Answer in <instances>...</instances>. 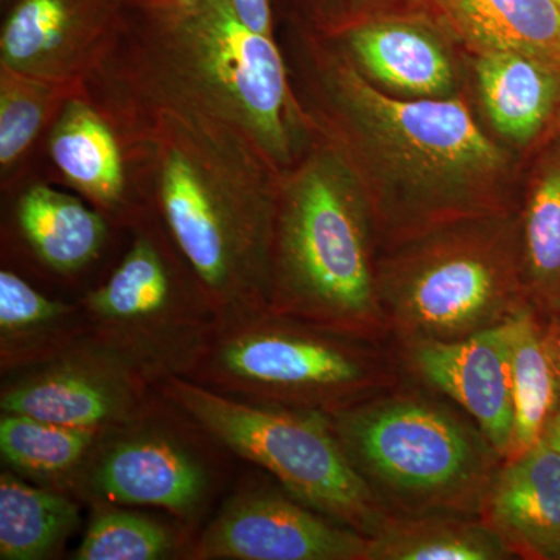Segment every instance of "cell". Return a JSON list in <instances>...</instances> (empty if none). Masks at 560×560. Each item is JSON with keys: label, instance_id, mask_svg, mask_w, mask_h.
<instances>
[{"label": "cell", "instance_id": "6da1fadb", "mask_svg": "<svg viewBox=\"0 0 560 560\" xmlns=\"http://www.w3.org/2000/svg\"><path fill=\"white\" fill-rule=\"evenodd\" d=\"M300 98L315 132L340 151L389 245L482 217L512 213V162L463 98L382 91L326 36L301 31Z\"/></svg>", "mask_w": 560, "mask_h": 560}, {"label": "cell", "instance_id": "7a4b0ae2", "mask_svg": "<svg viewBox=\"0 0 560 560\" xmlns=\"http://www.w3.org/2000/svg\"><path fill=\"white\" fill-rule=\"evenodd\" d=\"M132 186L186 261L219 327L271 311L282 171L228 121L164 109L114 128Z\"/></svg>", "mask_w": 560, "mask_h": 560}, {"label": "cell", "instance_id": "3957f363", "mask_svg": "<svg viewBox=\"0 0 560 560\" xmlns=\"http://www.w3.org/2000/svg\"><path fill=\"white\" fill-rule=\"evenodd\" d=\"M114 128L160 110L228 121L287 171L313 138L276 38L243 24L228 0L176 10H124L83 80Z\"/></svg>", "mask_w": 560, "mask_h": 560}, {"label": "cell", "instance_id": "277c9868", "mask_svg": "<svg viewBox=\"0 0 560 560\" xmlns=\"http://www.w3.org/2000/svg\"><path fill=\"white\" fill-rule=\"evenodd\" d=\"M374 217L340 151L313 130L282 172L272 238L271 313L370 341L388 329L377 285Z\"/></svg>", "mask_w": 560, "mask_h": 560}, {"label": "cell", "instance_id": "5b68a950", "mask_svg": "<svg viewBox=\"0 0 560 560\" xmlns=\"http://www.w3.org/2000/svg\"><path fill=\"white\" fill-rule=\"evenodd\" d=\"M377 285L386 324L407 345L500 326L529 305L518 215L458 221L397 243L377 260Z\"/></svg>", "mask_w": 560, "mask_h": 560}, {"label": "cell", "instance_id": "8992f818", "mask_svg": "<svg viewBox=\"0 0 560 560\" xmlns=\"http://www.w3.org/2000/svg\"><path fill=\"white\" fill-rule=\"evenodd\" d=\"M331 420L381 503L404 515L481 512L503 460L477 423L420 397L357 401Z\"/></svg>", "mask_w": 560, "mask_h": 560}, {"label": "cell", "instance_id": "52a82bcc", "mask_svg": "<svg viewBox=\"0 0 560 560\" xmlns=\"http://www.w3.org/2000/svg\"><path fill=\"white\" fill-rule=\"evenodd\" d=\"M158 394L209 438L270 471L293 499L372 536L389 517L361 477L327 412L237 399L167 375Z\"/></svg>", "mask_w": 560, "mask_h": 560}, {"label": "cell", "instance_id": "ba28073f", "mask_svg": "<svg viewBox=\"0 0 560 560\" xmlns=\"http://www.w3.org/2000/svg\"><path fill=\"white\" fill-rule=\"evenodd\" d=\"M361 338L278 313L221 326L187 378L237 399L335 415L381 385Z\"/></svg>", "mask_w": 560, "mask_h": 560}, {"label": "cell", "instance_id": "9c48e42d", "mask_svg": "<svg viewBox=\"0 0 560 560\" xmlns=\"http://www.w3.org/2000/svg\"><path fill=\"white\" fill-rule=\"evenodd\" d=\"M149 215L132 226L135 241L116 270L80 304L84 338L158 385L189 374L219 323L161 221Z\"/></svg>", "mask_w": 560, "mask_h": 560}, {"label": "cell", "instance_id": "30bf717a", "mask_svg": "<svg viewBox=\"0 0 560 560\" xmlns=\"http://www.w3.org/2000/svg\"><path fill=\"white\" fill-rule=\"evenodd\" d=\"M154 411L103 433L72 482L102 503L161 508L197 521L215 489V469L186 438L154 427Z\"/></svg>", "mask_w": 560, "mask_h": 560}, {"label": "cell", "instance_id": "8fae6325", "mask_svg": "<svg viewBox=\"0 0 560 560\" xmlns=\"http://www.w3.org/2000/svg\"><path fill=\"white\" fill-rule=\"evenodd\" d=\"M156 382L86 338L5 383L0 410L97 433L154 410Z\"/></svg>", "mask_w": 560, "mask_h": 560}, {"label": "cell", "instance_id": "7c38bea8", "mask_svg": "<svg viewBox=\"0 0 560 560\" xmlns=\"http://www.w3.org/2000/svg\"><path fill=\"white\" fill-rule=\"evenodd\" d=\"M370 536L293 497L242 490L191 545L202 560H366Z\"/></svg>", "mask_w": 560, "mask_h": 560}, {"label": "cell", "instance_id": "4fadbf2b", "mask_svg": "<svg viewBox=\"0 0 560 560\" xmlns=\"http://www.w3.org/2000/svg\"><path fill=\"white\" fill-rule=\"evenodd\" d=\"M0 65L43 79L83 81L124 14L121 0H10Z\"/></svg>", "mask_w": 560, "mask_h": 560}, {"label": "cell", "instance_id": "5bb4252c", "mask_svg": "<svg viewBox=\"0 0 560 560\" xmlns=\"http://www.w3.org/2000/svg\"><path fill=\"white\" fill-rule=\"evenodd\" d=\"M452 35L429 3L378 14L330 38L357 69L401 98H448L456 73Z\"/></svg>", "mask_w": 560, "mask_h": 560}, {"label": "cell", "instance_id": "9a60e30c", "mask_svg": "<svg viewBox=\"0 0 560 560\" xmlns=\"http://www.w3.org/2000/svg\"><path fill=\"white\" fill-rule=\"evenodd\" d=\"M412 370L459 405L506 459L514 429L506 326L453 341L408 345Z\"/></svg>", "mask_w": 560, "mask_h": 560}, {"label": "cell", "instance_id": "2e32d148", "mask_svg": "<svg viewBox=\"0 0 560 560\" xmlns=\"http://www.w3.org/2000/svg\"><path fill=\"white\" fill-rule=\"evenodd\" d=\"M50 128V160L84 200L125 226L149 215L132 186L119 135L86 95L68 102Z\"/></svg>", "mask_w": 560, "mask_h": 560}, {"label": "cell", "instance_id": "e0dca14e", "mask_svg": "<svg viewBox=\"0 0 560 560\" xmlns=\"http://www.w3.org/2000/svg\"><path fill=\"white\" fill-rule=\"evenodd\" d=\"M480 514L514 555L560 559V453L541 440L503 460Z\"/></svg>", "mask_w": 560, "mask_h": 560}, {"label": "cell", "instance_id": "ac0fdd59", "mask_svg": "<svg viewBox=\"0 0 560 560\" xmlns=\"http://www.w3.org/2000/svg\"><path fill=\"white\" fill-rule=\"evenodd\" d=\"M452 38L481 54H517L560 69L552 0H427Z\"/></svg>", "mask_w": 560, "mask_h": 560}, {"label": "cell", "instance_id": "d6986e66", "mask_svg": "<svg viewBox=\"0 0 560 560\" xmlns=\"http://www.w3.org/2000/svg\"><path fill=\"white\" fill-rule=\"evenodd\" d=\"M475 79L497 135L515 147L544 138L560 117V69L517 54H481Z\"/></svg>", "mask_w": 560, "mask_h": 560}, {"label": "cell", "instance_id": "ffe728a7", "mask_svg": "<svg viewBox=\"0 0 560 560\" xmlns=\"http://www.w3.org/2000/svg\"><path fill=\"white\" fill-rule=\"evenodd\" d=\"M86 335L83 308L51 300L10 270L0 271V364L22 371L61 355Z\"/></svg>", "mask_w": 560, "mask_h": 560}, {"label": "cell", "instance_id": "44dd1931", "mask_svg": "<svg viewBox=\"0 0 560 560\" xmlns=\"http://www.w3.org/2000/svg\"><path fill=\"white\" fill-rule=\"evenodd\" d=\"M16 219L36 257L61 275L92 264L108 238L101 210L46 184H33L21 195Z\"/></svg>", "mask_w": 560, "mask_h": 560}, {"label": "cell", "instance_id": "7402d4cb", "mask_svg": "<svg viewBox=\"0 0 560 560\" xmlns=\"http://www.w3.org/2000/svg\"><path fill=\"white\" fill-rule=\"evenodd\" d=\"M518 235L526 301L544 316L560 305V132L534 162Z\"/></svg>", "mask_w": 560, "mask_h": 560}, {"label": "cell", "instance_id": "603a6c76", "mask_svg": "<svg viewBox=\"0 0 560 560\" xmlns=\"http://www.w3.org/2000/svg\"><path fill=\"white\" fill-rule=\"evenodd\" d=\"M514 558L485 521L460 514L389 515L368 544L366 560H504Z\"/></svg>", "mask_w": 560, "mask_h": 560}, {"label": "cell", "instance_id": "cb8c5ba5", "mask_svg": "<svg viewBox=\"0 0 560 560\" xmlns=\"http://www.w3.org/2000/svg\"><path fill=\"white\" fill-rule=\"evenodd\" d=\"M79 523V508L65 493L28 485L13 470L0 475V559H49Z\"/></svg>", "mask_w": 560, "mask_h": 560}, {"label": "cell", "instance_id": "d4e9b609", "mask_svg": "<svg viewBox=\"0 0 560 560\" xmlns=\"http://www.w3.org/2000/svg\"><path fill=\"white\" fill-rule=\"evenodd\" d=\"M504 326L514 405V429L506 456L511 459L541 441L545 425L556 411V389L537 312L525 305Z\"/></svg>", "mask_w": 560, "mask_h": 560}, {"label": "cell", "instance_id": "484cf974", "mask_svg": "<svg viewBox=\"0 0 560 560\" xmlns=\"http://www.w3.org/2000/svg\"><path fill=\"white\" fill-rule=\"evenodd\" d=\"M86 95L83 81L43 79L0 65V172L22 161L44 128L51 127L72 98Z\"/></svg>", "mask_w": 560, "mask_h": 560}, {"label": "cell", "instance_id": "4316f807", "mask_svg": "<svg viewBox=\"0 0 560 560\" xmlns=\"http://www.w3.org/2000/svg\"><path fill=\"white\" fill-rule=\"evenodd\" d=\"M102 434L2 412L0 452L14 474L69 485Z\"/></svg>", "mask_w": 560, "mask_h": 560}, {"label": "cell", "instance_id": "83f0119b", "mask_svg": "<svg viewBox=\"0 0 560 560\" xmlns=\"http://www.w3.org/2000/svg\"><path fill=\"white\" fill-rule=\"evenodd\" d=\"M179 534L160 521L119 508H98L77 560H162L179 551Z\"/></svg>", "mask_w": 560, "mask_h": 560}, {"label": "cell", "instance_id": "f1b7e54d", "mask_svg": "<svg viewBox=\"0 0 560 560\" xmlns=\"http://www.w3.org/2000/svg\"><path fill=\"white\" fill-rule=\"evenodd\" d=\"M283 9L294 28L334 38L378 14L418 5L423 0H272Z\"/></svg>", "mask_w": 560, "mask_h": 560}, {"label": "cell", "instance_id": "f546056e", "mask_svg": "<svg viewBox=\"0 0 560 560\" xmlns=\"http://www.w3.org/2000/svg\"><path fill=\"white\" fill-rule=\"evenodd\" d=\"M228 2L250 31L276 38V10L272 0H228Z\"/></svg>", "mask_w": 560, "mask_h": 560}, {"label": "cell", "instance_id": "4dcf8cb0", "mask_svg": "<svg viewBox=\"0 0 560 560\" xmlns=\"http://www.w3.org/2000/svg\"><path fill=\"white\" fill-rule=\"evenodd\" d=\"M540 318H547L545 323L540 319L541 334H544V345L550 360L552 378H555L556 411H560V305Z\"/></svg>", "mask_w": 560, "mask_h": 560}, {"label": "cell", "instance_id": "1f68e13d", "mask_svg": "<svg viewBox=\"0 0 560 560\" xmlns=\"http://www.w3.org/2000/svg\"><path fill=\"white\" fill-rule=\"evenodd\" d=\"M194 2L197 0H121L125 10H176Z\"/></svg>", "mask_w": 560, "mask_h": 560}, {"label": "cell", "instance_id": "d6a6232c", "mask_svg": "<svg viewBox=\"0 0 560 560\" xmlns=\"http://www.w3.org/2000/svg\"><path fill=\"white\" fill-rule=\"evenodd\" d=\"M545 431H551V433L560 434V411H555L548 419L547 425H545Z\"/></svg>", "mask_w": 560, "mask_h": 560}, {"label": "cell", "instance_id": "836d02e7", "mask_svg": "<svg viewBox=\"0 0 560 560\" xmlns=\"http://www.w3.org/2000/svg\"><path fill=\"white\" fill-rule=\"evenodd\" d=\"M541 440L547 442L548 445H551L555 451H558L560 453V434L559 433H551V431H545L544 436H541Z\"/></svg>", "mask_w": 560, "mask_h": 560}, {"label": "cell", "instance_id": "e575fe53", "mask_svg": "<svg viewBox=\"0 0 560 560\" xmlns=\"http://www.w3.org/2000/svg\"><path fill=\"white\" fill-rule=\"evenodd\" d=\"M552 3H555L556 9H558L560 13V0H552Z\"/></svg>", "mask_w": 560, "mask_h": 560}, {"label": "cell", "instance_id": "d590c367", "mask_svg": "<svg viewBox=\"0 0 560 560\" xmlns=\"http://www.w3.org/2000/svg\"><path fill=\"white\" fill-rule=\"evenodd\" d=\"M0 2H2V5H3V7H5V5H7V3H9V2H10V0H0Z\"/></svg>", "mask_w": 560, "mask_h": 560}]
</instances>
